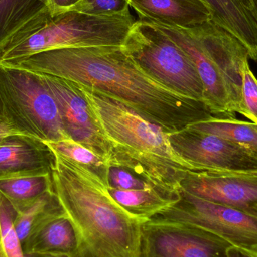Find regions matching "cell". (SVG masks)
I'll return each instance as SVG.
<instances>
[{
    "mask_svg": "<svg viewBox=\"0 0 257 257\" xmlns=\"http://www.w3.org/2000/svg\"><path fill=\"white\" fill-rule=\"evenodd\" d=\"M0 65L96 89L168 133L213 116L203 102L169 88L150 75L122 46L51 50Z\"/></svg>",
    "mask_w": 257,
    "mask_h": 257,
    "instance_id": "cell-1",
    "label": "cell"
},
{
    "mask_svg": "<svg viewBox=\"0 0 257 257\" xmlns=\"http://www.w3.org/2000/svg\"><path fill=\"white\" fill-rule=\"evenodd\" d=\"M53 153V190L76 230L79 257H139L146 220L126 212L99 177Z\"/></svg>",
    "mask_w": 257,
    "mask_h": 257,
    "instance_id": "cell-2",
    "label": "cell"
},
{
    "mask_svg": "<svg viewBox=\"0 0 257 257\" xmlns=\"http://www.w3.org/2000/svg\"><path fill=\"white\" fill-rule=\"evenodd\" d=\"M77 85L111 148V166L127 169L169 193H179L181 181L196 171L174 151L169 133L115 98Z\"/></svg>",
    "mask_w": 257,
    "mask_h": 257,
    "instance_id": "cell-3",
    "label": "cell"
},
{
    "mask_svg": "<svg viewBox=\"0 0 257 257\" xmlns=\"http://www.w3.org/2000/svg\"><path fill=\"white\" fill-rule=\"evenodd\" d=\"M135 22L130 10L115 15L70 11L52 15L46 8L0 49V63L61 48L122 46Z\"/></svg>",
    "mask_w": 257,
    "mask_h": 257,
    "instance_id": "cell-4",
    "label": "cell"
},
{
    "mask_svg": "<svg viewBox=\"0 0 257 257\" xmlns=\"http://www.w3.org/2000/svg\"><path fill=\"white\" fill-rule=\"evenodd\" d=\"M150 22V21H149ZM152 23L178 44L197 69L204 87V103L213 116L231 117L241 86V59L235 44L212 30L188 29Z\"/></svg>",
    "mask_w": 257,
    "mask_h": 257,
    "instance_id": "cell-5",
    "label": "cell"
},
{
    "mask_svg": "<svg viewBox=\"0 0 257 257\" xmlns=\"http://www.w3.org/2000/svg\"><path fill=\"white\" fill-rule=\"evenodd\" d=\"M0 108L4 120L31 137L71 139L55 100L34 72L0 65Z\"/></svg>",
    "mask_w": 257,
    "mask_h": 257,
    "instance_id": "cell-6",
    "label": "cell"
},
{
    "mask_svg": "<svg viewBox=\"0 0 257 257\" xmlns=\"http://www.w3.org/2000/svg\"><path fill=\"white\" fill-rule=\"evenodd\" d=\"M122 48L160 82L204 103L203 84L196 66L161 29L149 21H136Z\"/></svg>",
    "mask_w": 257,
    "mask_h": 257,
    "instance_id": "cell-7",
    "label": "cell"
},
{
    "mask_svg": "<svg viewBox=\"0 0 257 257\" xmlns=\"http://www.w3.org/2000/svg\"><path fill=\"white\" fill-rule=\"evenodd\" d=\"M179 200L151 219L198 226L232 246L257 252V218L179 190Z\"/></svg>",
    "mask_w": 257,
    "mask_h": 257,
    "instance_id": "cell-8",
    "label": "cell"
},
{
    "mask_svg": "<svg viewBox=\"0 0 257 257\" xmlns=\"http://www.w3.org/2000/svg\"><path fill=\"white\" fill-rule=\"evenodd\" d=\"M230 246L198 226L151 219L142 225L139 257H226Z\"/></svg>",
    "mask_w": 257,
    "mask_h": 257,
    "instance_id": "cell-9",
    "label": "cell"
},
{
    "mask_svg": "<svg viewBox=\"0 0 257 257\" xmlns=\"http://www.w3.org/2000/svg\"><path fill=\"white\" fill-rule=\"evenodd\" d=\"M174 151L197 172H257V157L220 136L185 127L169 133Z\"/></svg>",
    "mask_w": 257,
    "mask_h": 257,
    "instance_id": "cell-10",
    "label": "cell"
},
{
    "mask_svg": "<svg viewBox=\"0 0 257 257\" xmlns=\"http://www.w3.org/2000/svg\"><path fill=\"white\" fill-rule=\"evenodd\" d=\"M36 74L55 100L68 136L108 160L111 166V148L76 83L58 77Z\"/></svg>",
    "mask_w": 257,
    "mask_h": 257,
    "instance_id": "cell-11",
    "label": "cell"
},
{
    "mask_svg": "<svg viewBox=\"0 0 257 257\" xmlns=\"http://www.w3.org/2000/svg\"><path fill=\"white\" fill-rule=\"evenodd\" d=\"M180 190L257 218V172H192Z\"/></svg>",
    "mask_w": 257,
    "mask_h": 257,
    "instance_id": "cell-12",
    "label": "cell"
},
{
    "mask_svg": "<svg viewBox=\"0 0 257 257\" xmlns=\"http://www.w3.org/2000/svg\"><path fill=\"white\" fill-rule=\"evenodd\" d=\"M54 154L42 141L31 136H14L0 145V178L48 173Z\"/></svg>",
    "mask_w": 257,
    "mask_h": 257,
    "instance_id": "cell-13",
    "label": "cell"
},
{
    "mask_svg": "<svg viewBox=\"0 0 257 257\" xmlns=\"http://www.w3.org/2000/svg\"><path fill=\"white\" fill-rule=\"evenodd\" d=\"M140 20L181 28H193L212 20L204 0H130Z\"/></svg>",
    "mask_w": 257,
    "mask_h": 257,
    "instance_id": "cell-14",
    "label": "cell"
},
{
    "mask_svg": "<svg viewBox=\"0 0 257 257\" xmlns=\"http://www.w3.org/2000/svg\"><path fill=\"white\" fill-rule=\"evenodd\" d=\"M212 11L211 21L238 39L257 60V0H204Z\"/></svg>",
    "mask_w": 257,
    "mask_h": 257,
    "instance_id": "cell-15",
    "label": "cell"
},
{
    "mask_svg": "<svg viewBox=\"0 0 257 257\" xmlns=\"http://www.w3.org/2000/svg\"><path fill=\"white\" fill-rule=\"evenodd\" d=\"M25 253L79 257L78 235L66 214L47 220L22 244Z\"/></svg>",
    "mask_w": 257,
    "mask_h": 257,
    "instance_id": "cell-16",
    "label": "cell"
},
{
    "mask_svg": "<svg viewBox=\"0 0 257 257\" xmlns=\"http://www.w3.org/2000/svg\"><path fill=\"white\" fill-rule=\"evenodd\" d=\"M113 199L136 218L151 220L179 200V193L165 191L160 188L145 190H119L108 188Z\"/></svg>",
    "mask_w": 257,
    "mask_h": 257,
    "instance_id": "cell-17",
    "label": "cell"
},
{
    "mask_svg": "<svg viewBox=\"0 0 257 257\" xmlns=\"http://www.w3.org/2000/svg\"><path fill=\"white\" fill-rule=\"evenodd\" d=\"M52 190L51 172L0 178V194L16 212L27 209Z\"/></svg>",
    "mask_w": 257,
    "mask_h": 257,
    "instance_id": "cell-18",
    "label": "cell"
},
{
    "mask_svg": "<svg viewBox=\"0 0 257 257\" xmlns=\"http://www.w3.org/2000/svg\"><path fill=\"white\" fill-rule=\"evenodd\" d=\"M187 127L228 139L257 157V130L255 123L232 117L211 116L195 122Z\"/></svg>",
    "mask_w": 257,
    "mask_h": 257,
    "instance_id": "cell-19",
    "label": "cell"
},
{
    "mask_svg": "<svg viewBox=\"0 0 257 257\" xmlns=\"http://www.w3.org/2000/svg\"><path fill=\"white\" fill-rule=\"evenodd\" d=\"M63 214L66 212L54 190L44 195L27 209L16 212L14 227L21 244L47 220Z\"/></svg>",
    "mask_w": 257,
    "mask_h": 257,
    "instance_id": "cell-20",
    "label": "cell"
},
{
    "mask_svg": "<svg viewBox=\"0 0 257 257\" xmlns=\"http://www.w3.org/2000/svg\"><path fill=\"white\" fill-rule=\"evenodd\" d=\"M46 8L40 0H0V49Z\"/></svg>",
    "mask_w": 257,
    "mask_h": 257,
    "instance_id": "cell-21",
    "label": "cell"
},
{
    "mask_svg": "<svg viewBox=\"0 0 257 257\" xmlns=\"http://www.w3.org/2000/svg\"><path fill=\"white\" fill-rule=\"evenodd\" d=\"M53 152L78 163L99 177L108 187V160L72 139L43 142Z\"/></svg>",
    "mask_w": 257,
    "mask_h": 257,
    "instance_id": "cell-22",
    "label": "cell"
},
{
    "mask_svg": "<svg viewBox=\"0 0 257 257\" xmlns=\"http://www.w3.org/2000/svg\"><path fill=\"white\" fill-rule=\"evenodd\" d=\"M16 211L0 194V257H25L14 227Z\"/></svg>",
    "mask_w": 257,
    "mask_h": 257,
    "instance_id": "cell-23",
    "label": "cell"
},
{
    "mask_svg": "<svg viewBox=\"0 0 257 257\" xmlns=\"http://www.w3.org/2000/svg\"><path fill=\"white\" fill-rule=\"evenodd\" d=\"M240 114L257 125V79L249 63L243 70Z\"/></svg>",
    "mask_w": 257,
    "mask_h": 257,
    "instance_id": "cell-24",
    "label": "cell"
},
{
    "mask_svg": "<svg viewBox=\"0 0 257 257\" xmlns=\"http://www.w3.org/2000/svg\"><path fill=\"white\" fill-rule=\"evenodd\" d=\"M156 187H157L149 181L137 176L127 169L118 166H110L108 172V188L119 190H145Z\"/></svg>",
    "mask_w": 257,
    "mask_h": 257,
    "instance_id": "cell-25",
    "label": "cell"
},
{
    "mask_svg": "<svg viewBox=\"0 0 257 257\" xmlns=\"http://www.w3.org/2000/svg\"><path fill=\"white\" fill-rule=\"evenodd\" d=\"M130 0H81L75 11L92 15H115L128 10Z\"/></svg>",
    "mask_w": 257,
    "mask_h": 257,
    "instance_id": "cell-26",
    "label": "cell"
},
{
    "mask_svg": "<svg viewBox=\"0 0 257 257\" xmlns=\"http://www.w3.org/2000/svg\"><path fill=\"white\" fill-rule=\"evenodd\" d=\"M30 136L23 132L20 131L6 120L0 121V145L4 143L6 140L14 136Z\"/></svg>",
    "mask_w": 257,
    "mask_h": 257,
    "instance_id": "cell-27",
    "label": "cell"
},
{
    "mask_svg": "<svg viewBox=\"0 0 257 257\" xmlns=\"http://www.w3.org/2000/svg\"><path fill=\"white\" fill-rule=\"evenodd\" d=\"M226 257H257V252L232 245L228 248Z\"/></svg>",
    "mask_w": 257,
    "mask_h": 257,
    "instance_id": "cell-28",
    "label": "cell"
},
{
    "mask_svg": "<svg viewBox=\"0 0 257 257\" xmlns=\"http://www.w3.org/2000/svg\"><path fill=\"white\" fill-rule=\"evenodd\" d=\"M40 1L42 2V3H43V4L47 7L48 5L49 4L50 0H40Z\"/></svg>",
    "mask_w": 257,
    "mask_h": 257,
    "instance_id": "cell-29",
    "label": "cell"
},
{
    "mask_svg": "<svg viewBox=\"0 0 257 257\" xmlns=\"http://www.w3.org/2000/svg\"><path fill=\"white\" fill-rule=\"evenodd\" d=\"M2 120H4V119H3V114H2L1 108H0V121H2Z\"/></svg>",
    "mask_w": 257,
    "mask_h": 257,
    "instance_id": "cell-30",
    "label": "cell"
},
{
    "mask_svg": "<svg viewBox=\"0 0 257 257\" xmlns=\"http://www.w3.org/2000/svg\"><path fill=\"white\" fill-rule=\"evenodd\" d=\"M255 125H256V130H257V125L256 124H255Z\"/></svg>",
    "mask_w": 257,
    "mask_h": 257,
    "instance_id": "cell-31",
    "label": "cell"
}]
</instances>
